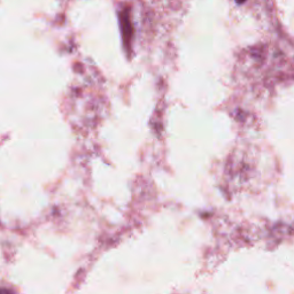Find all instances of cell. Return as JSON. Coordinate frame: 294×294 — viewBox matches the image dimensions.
<instances>
[{"label": "cell", "instance_id": "1", "mask_svg": "<svg viewBox=\"0 0 294 294\" xmlns=\"http://www.w3.org/2000/svg\"><path fill=\"white\" fill-rule=\"evenodd\" d=\"M0 294H14L12 291H9L8 289H2L1 290V293Z\"/></svg>", "mask_w": 294, "mask_h": 294}]
</instances>
